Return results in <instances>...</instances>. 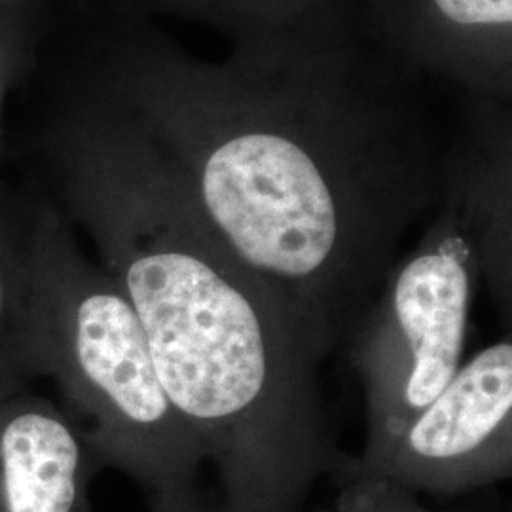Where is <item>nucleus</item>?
Segmentation results:
<instances>
[{"label": "nucleus", "mask_w": 512, "mask_h": 512, "mask_svg": "<svg viewBox=\"0 0 512 512\" xmlns=\"http://www.w3.org/2000/svg\"><path fill=\"white\" fill-rule=\"evenodd\" d=\"M63 23L319 355L348 344L442 198L448 145L420 76L374 40L232 48L213 63L114 0H86Z\"/></svg>", "instance_id": "obj_1"}, {"label": "nucleus", "mask_w": 512, "mask_h": 512, "mask_svg": "<svg viewBox=\"0 0 512 512\" xmlns=\"http://www.w3.org/2000/svg\"><path fill=\"white\" fill-rule=\"evenodd\" d=\"M33 183L128 298L165 395L222 484V512H304L342 475L319 368L293 311L232 255L181 165L88 61L23 86Z\"/></svg>", "instance_id": "obj_2"}, {"label": "nucleus", "mask_w": 512, "mask_h": 512, "mask_svg": "<svg viewBox=\"0 0 512 512\" xmlns=\"http://www.w3.org/2000/svg\"><path fill=\"white\" fill-rule=\"evenodd\" d=\"M511 245L512 112L473 105L446 147L437 209L348 342L365 389L366 442L340 476L380 458L456 376L480 275L511 306Z\"/></svg>", "instance_id": "obj_3"}, {"label": "nucleus", "mask_w": 512, "mask_h": 512, "mask_svg": "<svg viewBox=\"0 0 512 512\" xmlns=\"http://www.w3.org/2000/svg\"><path fill=\"white\" fill-rule=\"evenodd\" d=\"M29 184L27 353L35 376L61 387L97 465L131 476L150 501L196 492L207 456L165 395L128 298Z\"/></svg>", "instance_id": "obj_4"}, {"label": "nucleus", "mask_w": 512, "mask_h": 512, "mask_svg": "<svg viewBox=\"0 0 512 512\" xmlns=\"http://www.w3.org/2000/svg\"><path fill=\"white\" fill-rule=\"evenodd\" d=\"M511 338L459 366L384 454L349 476H376L418 494L456 495L511 478Z\"/></svg>", "instance_id": "obj_5"}, {"label": "nucleus", "mask_w": 512, "mask_h": 512, "mask_svg": "<svg viewBox=\"0 0 512 512\" xmlns=\"http://www.w3.org/2000/svg\"><path fill=\"white\" fill-rule=\"evenodd\" d=\"M370 38L408 71L512 101V0H363Z\"/></svg>", "instance_id": "obj_6"}, {"label": "nucleus", "mask_w": 512, "mask_h": 512, "mask_svg": "<svg viewBox=\"0 0 512 512\" xmlns=\"http://www.w3.org/2000/svg\"><path fill=\"white\" fill-rule=\"evenodd\" d=\"M97 461L74 421L27 389L0 399V512H92Z\"/></svg>", "instance_id": "obj_7"}, {"label": "nucleus", "mask_w": 512, "mask_h": 512, "mask_svg": "<svg viewBox=\"0 0 512 512\" xmlns=\"http://www.w3.org/2000/svg\"><path fill=\"white\" fill-rule=\"evenodd\" d=\"M152 18L200 23L232 48H334L372 40L363 0H114Z\"/></svg>", "instance_id": "obj_8"}, {"label": "nucleus", "mask_w": 512, "mask_h": 512, "mask_svg": "<svg viewBox=\"0 0 512 512\" xmlns=\"http://www.w3.org/2000/svg\"><path fill=\"white\" fill-rule=\"evenodd\" d=\"M31 205L29 183L0 194V399L37 378L27 353Z\"/></svg>", "instance_id": "obj_9"}, {"label": "nucleus", "mask_w": 512, "mask_h": 512, "mask_svg": "<svg viewBox=\"0 0 512 512\" xmlns=\"http://www.w3.org/2000/svg\"><path fill=\"white\" fill-rule=\"evenodd\" d=\"M48 6L50 0H21L0 6V156L6 116L33 61Z\"/></svg>", "instance_id": "obj_10"}, {"label": "nucleus", "mask_w": 512, "mask_h": 512, "mask_svg": "<svg viewBox=\"0 0 512 512\" xmlns=\"http://www.w3.org/2000/svg\"><path fill=\"white\" fill-rule=\"evenodd\" d=\"M315 512H433L421 505L418 494L376 476H349L334 503Z\"/></svg>", "instance_id": "obj_11"}, {"label": "nucleus", "mask_w": 512, "mask_h": 512, "mask_svg": "<svg viewBox=\"0 0 512 512\" xmlns=\"http://www.w3.org/2000/svg\"><path fill=\"white\" fill-rule=\"evenodd\" d=\"M150 512H222L220 503H209L200 490L175 499H154L150 501Z\"/></svg>", "instance_id": "obj_12"}, {"label": "nucleus", "mask_w": 512, "mask_h": 512, "mask_svg": "<svg viewBox=\"0 0 512 512\" xmlns=\"http://www.w3.org/2000/svg\"><path fill=\"white\" fill-rule=\"evenodd\" d=\"M12 2H21V0H0V6H4V4H12Z\"/></svg>", "instance_id": "obj_13"}]
</instances>
